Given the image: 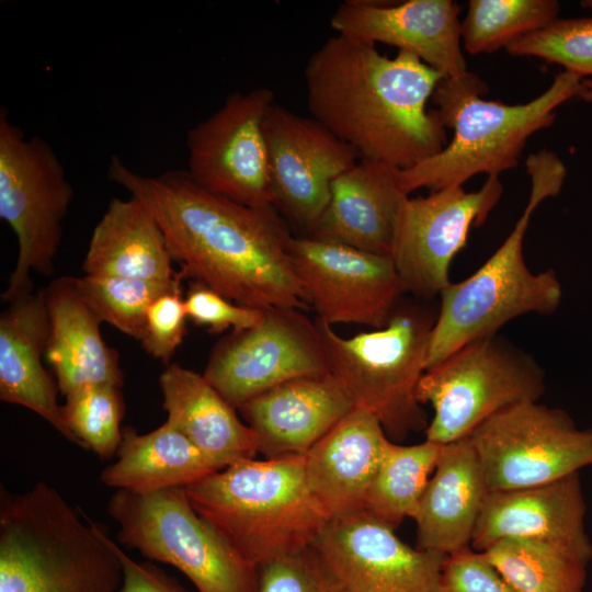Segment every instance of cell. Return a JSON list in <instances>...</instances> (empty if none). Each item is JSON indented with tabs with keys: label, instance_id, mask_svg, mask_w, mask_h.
I'll use <instances>...</instances> for the list:
<instances>
[{
	"label": "cell",
	"instance_id": "6da1fadb",
	"mask_svg": "<svg viewBox=\"0 0 592 592\" xmlns=\"http://www.w3.org/2000/svg\"><path fill=\"white\" fill-rule=\"evenodd\" d=\"M107 177L151 214L184 277L246 307L308 308L291 260L293 237L273 206L210 193L186 170L141 175L118 156L111 157Z\"/></svg>",
	"mask_w": 592,
	"mask_h": 592
},
{
	"label": "cell",
	"instance_id": "7a4b0ae2",
	"mask_svg": "<svg viewBox=\"0 0 592 592\" xmlns=\"http://www.w3.org/2000/svg\"><path fill=\"white\" fill-rule=\"evenodd\" d=\"M304 77L311 117L360 159L405 170L447 144L436 111L426 109L444 76L411 53L390 58L337 34L309 57Z\"/></svg>",
	"mask_w": 592,
	"mask_h": 592
},
{
	"label": "cell",
	"instance_id": "3957f363",
	"mask_svg": "<svg viewBox=\"0 0 592 592\" xmlns=\"http://www.w3.org/2000/svg\"><path fill=\"white\" fill-rule=\"evenodd\" d=\"M582 81V77L563 70L537 98L509 105L483 99L488 87L473 72L442 79L432 101L445 128L453 129V137L437 155L400 170L405 192L463 186L477 174L499 177L516 167L528 138L553 125L556 109L579 96Z\"/></svg>",
	"mask_w": 592,
	"mask_h": 592
},
{
	"label": "cell",
	"instance_id": "277c9868",
	"mask_svg": "<svg viewBox=\"0 0 592 592\" xmlns=\"http://www.w3.org/2000/svg\"><path fill=\"white\" fill-rule=\"evenodd\" d=\"M304 455L238 460L185 488L195 511L257 568L314 545L329 521Z\"/></svg>",
	"mask_w": 592,
	"mask_h": 592
},
{
	"label": "cell",
	"instance_id": "5b68a950",
	"mask_svg": "<svg viewBox=\"0 0 592 592\" xmlns=\"http://www.w3.org/2000/svg\"><path fill=\"white\" fill-rule=\"evenodd\" d=\"M435 318L428 308L400 303L384 328L351 338L316 321L330 374L354 407L376 417L391 441L428 428L417 388L426 371Z\"/></svg>",
	"mask_w": 592,
	"mask_h": 592
},
{
	"label": "cell",
	"instance_id": "8992f818",
	"mask_svg": "<svg viewBox=\"0 0 592 592\" xmlns=\"http://www.w3.org/2000/svg\"><path fill=\"white\" fill-rule=\"evenodd\" d=\"M107 512L122 544L175 567L197 592H255L258 568L195 511L185 488L116 490Z\"/></svg>",
	"mask_w": 592,
	"mask_h": 592
},
{
	"label": "cell",
	"instance_id": "52a82bcc",
	"mask_svg": "<svg viewBox=\"0 0 592 592\" xmlns=\"http://www.w3.org/2000/svg\"><path fill=\"white\" fill-rule=\"evenodd\" d=\"M544 392L542 366L497 333L462 346L426 369L417 398L433 408L426 440L447 444L503 410L537 402Z\"/></svg>",
	"mask_w": 592,
	"mask_h": 592
},
{
	"label": "cell",
	"instance_id": "ba28073f",
	"mask_svg": "<svg viewBox=\"0 0 592 592\" xmlns=\"http://www.w3.org/2000/svg\"><path fill=\"white\" fill-rule=\"evenodd\" d=\"M75 191L52 146L26 137L0 110V218L18 239V259L2 294L8 304L33 292L31 272L52 275Z\"/></svg>",
	"mask_w": 592,
	"mask_h": 592
},
{
	"label": "cell",
	"instance_id": "9c48e42d",
	"mask_svg": "<svg viewBox=\"0 0 592 592\" xmlns=\"http://www.w3.org/2000/svg\"><path fill=\"white\" fill-rule=\"evenodd\" d=\"M534 212L525 207L514 228L493 254L469 277L451 283L431 331L426 369L462 346L489 335L526 314L550 315L562 299L551 269L534 273L526 265L523 240Z\"/></svg>",
	"mask_w": 592,
	"mask_h": 592
},
{
	"label": "cell",
	"instance_id": "30bf717a",
	"mask_svg": "<svg viewBox=\"0 0 592 592\" xmlns=\"http://www.w3.org/2000/svg\"><path fill=\"white\" fill-rule=\"evenodd\" d=\"M467 437L489 491L547 483L592 465V429L537 402L503 410Z\"/></svg>",
	"mask_w": 592,
	"mask_h": 592
},
{
	"label": "cell",
	"instance_id": "8fae6325",
	"mask_svg": "<svg viewBox=\"0 0 592 592\" xmlns=\"http://www.w3.org/2000/svg\"><path fill=\"white\" fill-rule=\"evenodd\" d=\"M329 373L317 323L298 309L270 308L255 327L223 338L203 375L238 409L287 380Z\"/></svg>",
	"mask_w": 592,
	"mask_h": 592
},
{
	"label": "cell",
	"instance_id": "7c38bea8",
	"mask_svg": "<svg viewBox=\"0 0 592 592\" xmlns=\"http://www.w3.org/2000/svg\"><path fill=\"white\" fill-rule=\"evenodd\" d=\"M273 91L234 92L186 135L187 174L204 190L238 204L272 205L263 122Z\"/></svg>",
	"mask_w": 592,
	"mask_h": 592
},
{
	"label": "cell",
	"instance_id": "4fadbf2b",
	"mask_svg": "<svg viewBox=\"0 0 592 592\" xmlns=\"http://www.w3.org/2000/svg\"><path fill=\"white\" fill-rule=\"evenodd\" d=\"M503 192L497 175L467 192L463 186L410 197L398 215L390 258L407 292L423 299L441 295L452 282L449 266L465 247L471 226H480Z\"/></svg>",
	"mask_w": 592,
	"mask_h": 592
},
{
	"label": "cell",
	"instance_id": "5bb4252c",
	"mask_svg": "<svg viewBox=\"0 0 592 592\" xmlns=\"http://www.w3.org/2000/svg\"><path fill=\"white\" fill-rule=\"evenodd\" d=\"M294 272L318 320L384 328L407 293L389 255L311 237L291 241Z\"/></svg>",
	"mask_w": 592,
	"mask_h": 592
},
{
	"label": "cell",
	"instance_id": "9a60e30c",
	"mask_svg": "<svg viewBox=\"0 0 592 592\" xmlns=\"http://www.w3.org/2000/svg\"><path fill=\"white\" fill-rule=\"evenodd\" d=\"M312 546L344 592H443L447 556L410 547L366 511L329 520Z\"/></svg>",
	"mask_w": 592,
	"mask_h": 592
},
{
	"label": "cell",
	"instance_id": "2e32d148",
	"mask_svg": "<svg viewBox=\"0 0 592 592\" xmlns=\"http://www.w3.org/2000/svg\"><path fill=\"white\" fill-rule=\"evenodd\" d=\"M273 207L309 229L326 209L331 184L360 156L314 117L273 103L263 122Z\"/></svg>",
	"mask_w": 592,
	"mask_h": 592
},
{
	"label": "cell",
	"instance_id": "e0dca14e",
	"mask_svg": "<svg viewBox=\"0 0 592 592\" xmlns=\"http://www.w3.org/2000/svg\"><path fill=\"white\" fill-rule=\"evenodd\" d=\"M587 504L579 471L537 486L488 491L470 548L483 551L504 538L542 542L592 560L585 531Z\"/></svg>",
	"mask_w": 592,
	"mask_h": 592
},
{
	"label": "cell",
	"instance_id": "ac0fdd59",
	"mask_svg": "<svg viewBox=\"0 0 592 592\" xmlns=\"http://www.w3.org/2000/svg\"><path fill=\"white\" fill-rule=\"evenodd\" d=\"M459 13L453 0H348L338 5L330 25L340 35L411 53L444 78H455L468 72Z\"/></svg>",
	"mask_w": 592,
	"mask_h": 592
},
{
	"label": "cell",
	"instance_id": "d6986e66",
	"mask_svg": "<svg viewBox=\"0 0 592 592\" xmlns=\"http://www.w3.org/2000/svg\"><path fill=\"white\" fill-rule=\"evenodd\" d=\"M354 405L329 373L282 383L238 410L265 458L306 454Z\"/></svg>",
	"mask_w": 592,
	"mask_h": 592
},
{
	"label": "cell",
	"instance_id": "ffe728a7",
	"mask_svg": "<svg viewBox=\"0 0 592 592\" xmlns=\"http://www.w3.org/2000/svg\"><path fill=\"white\" fill-rule=\"evenodd\" d=\"M408 196L400 169L360 159L332 182L329 203L309 237L390 257L398 215Z\"/></svg>",
	"mask_w": 592,
	"mask_h": 592
},
{
	"label": "cell",
	"instance_id": "44dd1931",
	"mask_svg": "<svg viewBox=\"0 0 592 592\" xmlns=\"http://www.w3.org/2000/svg\"><path fill=\"white\" fill-rule=\"evenodd\" d=\"M388 442L376 417L354 407L304 454L307 486L329 520L365 510Z\"/></svg>",
	"mask_w": 592,
	"mask_h": 592
},
{
	"label": "cell",
	"instance_id": "7402d4cb",
	"mask_svg": "<svg viewBox=\"0 0 592 592\" xmlns=\"http://www.w3.org/2000/svg\"><path fill=\"white\" fill-rule=\"evenodd\" d=\"M49 320L44 289L10 303L0 315V399L30 409L69 442L83 447L58 405V386L45 369Z\"/></svg>",
	"mask_w": 592,
	"mask_h": 592
},
{
	"label": "cell",
	"instance_id": "603a6c76",
	"mask_svg": "<svg viewBox=\"0 0 592 592\" xmlns=\"http://www.w3.org/2000/svg\"><path fill=\"white\" fill-rule=\"evenodd\" d=\"M488 491L469 439L443 444L413 519L418 548L449 556L470 547Z\"/></svg>",
	"mask_w": 592,
	"mask_h": 592
},
{
	"label": "cell",
	"instance_id": "cb8c5ba5",
	"mask_svg": "<svg viewBox=\"0 0 592 592\" xmlns=\"http://www.w3.org/2000/svg\"><path fill=\"white\" fill-rule=\"evenodd\" d=\"M49 320L45 356L66 397L90 386L121 388L124 374L116 350L100 332L101 321L77 292L72 277H58L44 289Z\"/></svg>",
	"mask_w": 592,
	"mask_h": 592
},
{
	"label": "cell",
	"instance_id": "d4e9b609",
	"mask_svg": "<svg viewBox=\"0 0 592 592\" xmlns=\"http://www.w3.org/2000/svg\"><path fill=\"white\" fill-rule=\"evenodd\" d=\"M159 386L167 421L223 468L259 453L255 433L204 375L169 364Z\"/></svg>",
	"mask_w": 592,
	"mask_h": 592
},
{
	"label": "cell",
	"instance_id": "484cf974",
	"mask_svg": "<svg viewBox=\"0 0 592 592\" xmlns=\"http://www.w3.org/2000/svg\"><path fill=\"white\" fill-rule=\"evenodd\" d=\"M155 218L136 198L114 197L94 226L82 262L86 275L170 281L180 273Z\"/></svg>",
	"mask_w": 592,
	"mask_h": 592
},
{
	"label": "cell",
	"instance_id": "4316f807",
	"mask_svg": "<svg viewBox=\"0 0 592 592\" xmlns=\"http://www.w3.org/2000/svg\"><path fill=\"white\" fill-rule=\"evenodd\" d=\"M116 456L102 470L101 481L136 493L186 488L223 469L168 421L146 434L123 429Z\"/></svg>",
	"mask_w": 592,
	"mask_h": 592
},
{
	"label": "cell",
	"instance_id": "83f0119b",
	"mask_svg": "<svg viewBox=\"0 0 592 592\" xmlns=\"http://www.w3.org/2000/svg\"><path fill=\"white\" fill-rule=\"evenodd\" d=\"M442 446L426 439L413 445L389 440L364 511L394 528L407 517L414 519Z\"/></svg>",
	"mask_w": 592,
	"mask_h": 592
},
{
	"label": "cell",
	"instance_id": "f1b7e54d",
	"mask_svg": "<svg viewBox=\"0 0 592 592\" xmlns=\"http://www.w3.org/2000/svg\"><path fill=\"white\" fill-rule=\"evenodd\" d=\"M517 592H583L589 563L558 547L504 538L480 551Z\"/></svg>",
	"mask_w": 592,
	"mask_h": 592
},
{
	"label": "cell",
	"instance_id": "f546056e",
	"mask_svg": "<svg viewBox=\"0 0 592 592\" xmlns=\"http://www.w3.org/2000/svg\"><path fill=\"white\" fill-rule=\"evenodd\" d=\"M555 0H469L460 23L462 44L469 54L493 53L558 19Z\"/></svg>",
	"mask_w": 592,
	"mask_h": 592
},
{
	"label": "cell",
	"instance_id": "4dcf8cb0",
	"mask_svg": "<svg viewBox=\"0 0 592 592\" xmlns=\"http://www.w3.org/2000/svg\"><path fill=\"white\" fill-rule=\"evenodd\" d=\"M180 274L170 281H148L118 276L72 277L80 297L101 322L140 341L146 316L159 296L182 287Z\"/></svg>",
	"mask_w": 592,
	"mask_h": 592
},
{
	"label": "cell",
	"instance_id": "1f68e13d",
	"mask_svg": "<svg viewBox=\"0 0 592 592\" xmlns=\"http://www.w3.org/2000/svg\"><path fill=\"white\" fill-rule=\"evenodd\" d=\"M119 389L110 385L86 387L66 396V403L61 406L70 431L86 449L102 459L116 455L122 442L125 406Z\"/></svg>",
	"mask_w": 592,
	"mask_h": 592
},
{
	"label": "cell",
	"instance_id": "d6a6232c",
	"mask_svg": "<svg viewBox=\"0 0 592 592\" xmlns=\"http://www.w3.org/2000/svg\"><path fill=\"white\" fill-rule=\"evenodd\" d=\"M505 49L515 57H536L582 78L592 77V16L557 19Z\"/></svg>",
	"mask_w": 592,
	"mask_h": 592
},
{
	"label": "cell",
	"instance_id": "836d02e7",
	"mask_svg": "<svg viewBox=\"0 0 592 592\" xmlns=\"http://www.w3.org/2000/svg\"><path fill=\"white\" fill-rule=\"evenodd\" d=\"M255 592H344L314 546L258 567Z\"/></svg>",
	"mask_w": 592,
	"mask_h": 592
},
{
	"label": "cell",
	"instance_id": "e575fe53",
	"mask_svg": "<svg viewBox=\"0 0 592 592\" xmlns=\"http://www.w3.org/2000/svg\"><path fill=\"white\" fill-rule=\"evenodd\" d=\"M187 318L182 287L156 298L148 308L140 343L153 358L170 364L185 334Z\"/></svg>",
	"mask_w": 592,
	"mask_h": 592
},
{
	"label": "cell",
	"instance_id": "d590c367",
	"mask_svg": "<svg viewBox=\"0 0 592 592\" xmlns=\"http://www.w3.org/2000/svg\"><path fill=\"white\" fill-rule=\"evenodd\" d=\"M187 318L213 333L227 329L239 332L255 327L264 310L236 304L212 288L193 282L184 297Z\"/></svg>",
	"mask_w": 592,
	"mask_h": 592
},
{
	"label": "cell",
	"instance_id": "8d00e7d4",
	"mask_svg": "<svg viewBox=\"0 0 592 592\" xmlns=\"http://www.w3.org/2000/svg\"><path fill=\"white\" fill-rule=\"evenodd\" d=\"M443 592H517L508 584L485 556L465 548L446 557Z\"/></svg>",
	"mask_w": 592,
	"mask_h": 592
},
{
	"label": "cell",
	"instance_id": "74e56055",
	"mask_svg": "<svg viewBox=\"0 0 592 592\" xmlns=\"http://www.w3.org/2000/svg\"><path fill=\"white\" fill-rule=\"evenodd\" d=\"M526 170L532 183L527 204L535 208L546 198L559 194L567 175L563 162L556 153L547 150L530 155Z\"/></svg>",
	"mask_w": 592,
	"mask_h": 592
},
{
	"label": "cell",
	"instance_id": "f35d334b",
	"mask_svg": "<svg viewBox=\"0 0 592 592\" xmlns=\"http://www.w3.org/2000/svg\"><path fill=\"white\" fill-rule=\"evenodd\" d=\"M123 567L118 592H189L177 580L150 561H136L117 546Z\"/></svg>",
	"mask_w": 592,
	"mask_h": 592
},
{
	"label": "cell",
	"instance_id": "ab89813d",
	"mask_svg": "<svg viewBox=\"0 0 592 592\" xmlns=\"http://www.w3.org/2000/svg\"><path fill=\"white\" fill-rule=\"evenodd\" d=\"M579 96L585 101H592V79H583Z\"/></svg>",
	"mask_w": 592,
	"mask_h": 592
},
{
	"label": "cell",
	"instance_id": "60d3db41",
	"mask_svg": "<svg viewBox=\"0 0 592 592\" xmlns=\"http://www.w3.org/2000/svg\"><path fill=\"white\" fill-rule=\"evenodd\" d=\"M581 5L592 12V0H583Z\"/></svg>",
	"mask_w": 592,
	"mask_h": 592
}]
</instances>
